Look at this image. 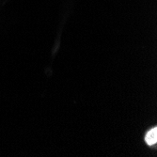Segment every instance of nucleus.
<instances>
[{
    "mask_svg": "<svg viewBox=\"0 0 157 157\" xmlns=\"http://www.w3.org/2000/svg\"><path fill=\"white\" fill-rule=\"evenodd\" d=\"M145 140H146V143L150 146L154 145L156 143V141H157V128H153V129H151L147 134Z\"/></svg>",
    "mask_w": 157,
    "mask_h": 157,
    "instance_id": "nucleus-1",
    "label": "nucleus"
}]
</instances>
